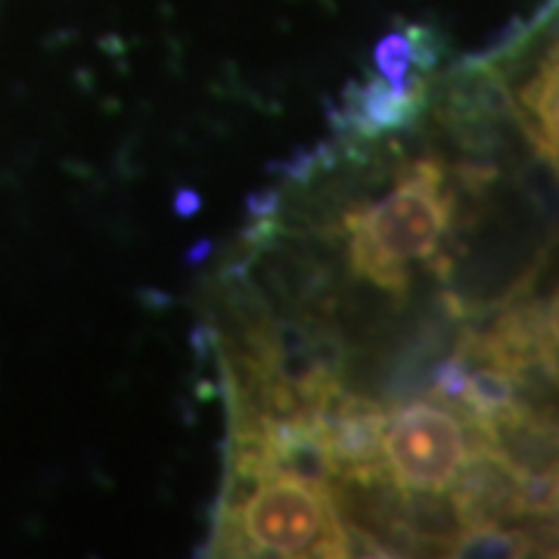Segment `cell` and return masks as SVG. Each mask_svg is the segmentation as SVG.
Segmentation results:
<instances>
[{"mask_svg": "<svg viewBox=\"0 0 559 559\" xmlns=\"http://www.w3.org/2000/svg\"><path fill=\"white\" fill-rule=\"evenodd\" d=\"M457 193L439 159H411L385 178L380 193H355L323 221V240L333 252V274L348 286L404 299L414 267H436L454 227Z\"/></svg>", "mask_w": 559, "mask_h": 559, "instance_id": "1", "label": "cell"}, {"mask_svg": "<svg viewBox=\"0 0 559 559\" xmlns=\"http://www.w3.org/2000/svg\"><path fill=\"white\" fill-rule=\"evenodd\" d=\"M535 311H538V326L540 333H544V340L550 342L559 352V289L550 296V301L544 308L535 305Z\"/></svg>", "mask_w": 559, "mask_h": 559, "instance_id": "4", "label": "cell"}, {"mask_svg": "<svg viewBox=\"0 0 559 559\" xmlns=\"http://www.w3.org/2000/svg\"><path fill=\"white\" fill-rule=\"evenodd\" d=\"M212 554L230 557H348L330 498L293 476L227 479Z\"/></svg>", "mask_w": 559, "mask_h": 559, "instance_id": "2", "label": "cell"}, {"mask_svg": "<svg viewBox=\"0 0 559 559\" xmlns=\"http://www.w3.org/2000/svg\"><path fill=\"white\" fill-rule=\"evenodd\" d=\"M513 109L532 146L559 171V44L516 91Z\"/></svg>", "mask_w": 559, "mask_h": 559, "instance_id": "3", "label": "cell"}]
</instances>
